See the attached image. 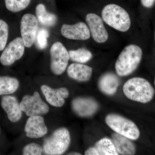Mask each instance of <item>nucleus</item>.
Here are the masks:
<instances>
[{
    "label": "nucleus",
    "instance_id": "f257e3e1",
    "mask_svg": "<svg viewBox=\"0 0 155 155\" xmlns=\"http://www.w3.org/2000/svg\"><path fill=\"white\" fill-rule=\"evenodd\" d=\"M142 54V50L138 45L131 44L125 47L115 64L117 74L120 76H125L134 72L141 61Z\"/></svg>",
    "mask_w": 155,
    "mask_h": 155
},
{
    "label": "nucleus",
    "instance_id": "f03ea898",
    "mask_svg": "<svg viewBox=\"0 0 155 155\" xmlns=\"http://www.w3.org/2000/svg\"><path fill=\"white\" fill-rule=\"evenodd\" d=\"M123 90L128 99L142 103L151 101L155 93L150 83L140 77L133 78L127 80L123 86Z\"/></svg>",
    "mask_w": 155,
    "mask_h": 155
},
{
    "label": "nucleus",
    "instance_id": "7ed1b4c3",
    "mask_svg": "<svg viewBox=\"0 0 155 155\" xmlns=\"http://www.w3.org/2000/svg\"><path fill=\"white\" fill-rule=\"evenodd\" d=\"M101 15L104 21L116 30L126 32L130 28L131 21L129 14L118 5H107L103 8Z\"/></svg>",
    "mask_w": 155,
    "mask_h": 155
},
{
    "label": "nucleus",
    "instance_id": "20e7f679",
    "mask_svg": "<svg viewBox=\"0 0 155 155\" xmlns=\"http://www.w3.org/2000/svg\"><path fill=\"white\" fill-rule=\"evenodd\" d=\"M70 135L69 130L64 127L56 130L51 135L46 139L43 149L45 154H63L69 147Z\"/></svg>",
    "mask_w": 155,
    "mask_h": 155
},
{
    "label": "nucleus",
    "instance_id": "39448f33",
    "mask_svg": "<svg viewBox=\"0 0 155 155\" xmlns=\"http://www.w3.org/2000/svg\"><path fill=\"white\" fill-rule=\"evenodd\" d=\"M107 125L116 133L132 140L139 137L140 132L135 123L117 114H109L106 116Z\"/></svg>",
    "mask_w": 155,
    "mask_h": 155
},
{
    "label": "nucleus",
    "instance_id": "423d86ee",
    "mask_svg": "<svg viewBox=\"0 0 155 155\" xmlns=\"http://www.w3.org/2000/svg\"><path fill=\"white\" fill-rule=\"evenodd\" d=\"M51 69L56 75L63 74L67 69L69 59V52L63 44L56 42L50 49Z\"/></svg>",
    "mask_w": 155,
    "mask_h": 155
},
{
    "label": "nucleus",
    "instance_id": "0eeeda50",
    "mask_svg": "<svg viewBox=\"0 0 155 155\" xmlns=\"http://www.w3.org/2000/svg\"><path fill=\"white\" fill-rule=\"evenodd\" d=\"M19 104L22 112L29 117L44 115L49 111L48 106L42 100L39 94L37 91L32 96H25Z\"/></svg>",
    "mask_w": 155,
    "mask_h": 155
},
{
    "label": "nucleus",
    "instance_id": "6e6552de",
    "mask_svg": "<svg viewBox=\"0 0 155 155\" xmlns=\"http://www.w3.org/2000/svg\"><path fill=\"white\" fill-rule=\"evenodd\" d=\"M38 23L37 18L33 14H24L20 22V31L25 47L31 48L35 41Z\"/></svg>",
    "mask_w": 155,
    "mask_h": 155
},
{
    "label": "nucleus",
    "instance_id": "1a4fd4ad",
    "mask_svg": "<svg viewBox=\"0 0 155 155\" xmlns=\"http://www.w3.org/2000/svg\"><path fill=\"white\" fill-rule=\"evenodd\" d=\"M25 46L22 38H16L4 49L1 57L0 62L5 66H11L19 60L25 52Z\"/></svg>",
    "mask_w": 155,
    "mask_h": 155
},
{
    "label": "nucleus",
    "instance_id": "9d476101",
    "mask_svg": "<svg viewBox=\"0 0 155 155\" xmlns=\"http://www.w3.org/2000/svg\"><path fill=\"white\" fill-rule=\"evenodd\" d=\"M85 20L94 41L100 44L105 42L108 34L102 18L96 14L90 13L86 15Z\"/></svg>",
    "mask_w": 155,
    "mask_h": 155
},
{
    "label": "nucleus",
    "instance_id": "9b49d317",
    "mask_svg": "<svg viewBox=\"0 0 155 155\" xmlns=\"http://www.w3.org/2000/svg\"><path fill=\"white\" fill-rule=\"evenodd\" d=\"M61 33L66 38L73 40H86L91 36L88 26L83 22H77L73 25L63 24Z\"/></svg>",
    "mask_w": 155,
    "mask_h": 155
},
{
    "label": "nucleus",
    "instance_id": "f8f14e48",
    "mask_svg": "<svg viewBox=\"0 0 155 155\" xmlns=\"http://www.w3.org/2000/svg\"><path fill=\"white\" fill-rule=\"evenodd\" d=\"M24 130L27 137L39 138L46 134L48 127L42 116H30L27 120Z\"/></svg>",
    "mask_w": 155,
    "mask_h": 155
},
{
    "label": "nucleus",
    "instance_id": "ddd939ff",
    "mask_svg": "<svg viewBox=\"0 0 155 155\" xmlns=\"http://www.w3.org/2000/svg\"><path fill=\"white\" fill-rule=\"evenodd\" d=\"M41 90L47 101L54 107H62L65 104V99L69 96V91L65 87L53 89L43 85L41 87Z\"/></svg>",
    "mask_w": 155,
    "mask_h": 155
},
{
    "label": "nucleus",
    "instance_id": "4468645a",
    "mask_svg": "<svg viewBox=\"0 0 155 155\" xmlns=\"http://www.w3.org/2000/svg\"><path fill=\"white\" fill-rule=\"evenodd\" d=\"M72 107L78 116L87 117L92 116L96 112L98 105L93 99L79 97L72 101Z\"/></svg>",
    "mask_w": 155,
    "mask_h": 155
},
{
    "label": "nucleus",
    "instance_id": "2eb2a0df",
    "mask_svg": "<svg viewBox=\"0 0 155 155\" xmlns=\"http://www.w3.org/2000/svg\"><path fill=\"white\" fill-rule=\"evenodd\" d=\"M1 105L11 122H17L21 119L22 111L16 97L11 96H5L2 98Z\"/></svg>",
    "mask_w": 155,
    "mask_h": 155
},
{
    "label": "nucleus",
    "instance_id": "dca6fc26",
    "mask_svg": "<svg viewBox=\"0 0 155 155\" xmlns=\"http://www.w3.org/2000/svg\"><path fill=\"white\" fill-rule=\"evenodd\" d=\"M86 155H119L112 140L107 138L102 139L94 147L89 148L85 151Z\"/></svg>",
    "mask_w": 155,
    "mask_h": 155
},
{
    "label": "nucleus",
    "instance_id": "f3484780",
    "mask_svg": "<svg viewBox=\"0 0 155 155\" xmlns=\"http://www.w3.org/2000/svg\"><path fill=\"white\" fill-rule=\"evenodd\" d=\"M68 76L78 81H87L90 79L92 69L87 65L78 63L71 64L67 69Z\"/></svg>",
    "mask_w": 155,
    "mask_h": 155
},
{
    "label": "nucleus",
    "instance_id": "a211bd4d",
    "mask_svg": "<svg viewBox=\"0 0 155 155\" xmlns=\"http://www.w3.org/2000/svg\"><path fill=\"white\" fill-rule=\"evenodd\" d=\"M130 139L116 133L112 135V141L118 153L121 155H134L136 149Z\"/></svg>",
    "mask_w": 155,
    "mask_h": 155
},
{
    "label": "nucleus",
    "instance_id": "6ab92c4d",
    "mask_svg": "<svg viewBox=\"0 0 155 155\" xmlns=\"http://www.w3.org/2000/svg\"><path fill=\"white\" fill-rule=\"evenodd\" d=\"M98 85L103 92L108 95H112L117 91L119 85V79L115 74L107 73L100 78Z\"/></svg>",
    "mask_w": 155,
    "mask_h": 155
},
{
    "label": "nucleus",
    "instance_id": "aec40b11",
    "mask_svg": "<svg viewBox=\"0 0 155 155\" xmlns=\"http://www.w3.org/2000/svg\"><path fill=\"white\" fill-rule=\"evenodd\" d=\"M35 13L38 20L45 26H54L58 21V18L55 14L48 11L46 6L43 3H39L37 5Z\"/></svg>",
    "mask_w": 155,
    "mask_h": 155
},
{
    "label": "nucleus",
    "instance_id": "412c9836",
    "mask_svg": "<svg viewBox=\"0 0 155 155\" xmlns=\"http://www.w3.org/2000/svg\"><path fill=\"white\" fill-rule=\"evenodd\" d=\"M19 81L14 78L0 76V95L14 93L18 89Z\"/></svg>",
    "mask_w": 155,
    "mask_h": 155
},
{
    "label": "nucleus",
    "instance_id": "4be33fe9",
    "mask_svg": "<svg viewBox=\"0 0 155 155\" xmlns=\"http://www.w3.org/2000/svg\"><path fill=\"white\" fill-rule=\"evenodd\" d=\"M69 58L74 62L84 64L88 62L92 58L91 53L85 48L70 50L69 51Z\"/></svg>",
    "mask_w": 155,
    "mask_h": 155
},
{
    "label": "nucleus",
    "instance_id": "5701e85b",
    "mask_svg": "<svg viewBox=\"0 0 155 155\" xmlns=\"http://www.w3.org/2000/svg\"><path fill=\"white\" fill-rule=\"evenodd\" d=\"M31 0H5L7 9L14 13H17L26 9L31 3Z\"/></svg>",
    "mask_w": 155,
    "mask_h": 155
},
{
    "label": "nucleus",
    "instance_id": "b1692460",
    "mask_svg": "<svg viewBox=\"0 0 155 155\" xmlns=\"http://www.w3.org/2000/svg\"><path fill=\"white\" fill-rule=\"evenodd\" d=\"M49 36L48 31L45 28H41L38 31L35 41L37 46L39 49L43 50L47 47Z\"/></svg>",
    "mask_w": 155,
    "mask_h": 155
},
{
    "label": "nucleus",
    "instance_id": "393cba45",
    "mask_svg": "<svg viewBox=\"0 0 155 155\" xmlns=\"http://www.w3.org/2000/svg\"><path fill=\"white\" fill-rule=\"evenodd\" d=\"M8 34V25L5 21L0 19V51L5 48Z\"/></svg>",
    "mask_w": 155,
    "mask_h": 155
},
{
    "label": "nucleus",
    "instance_id": "a878e982",
    "mask_svg": "<svg viewBox=\"0 0 155 155\" xmlns=\"http://www.w3.org/2000/svg\"><path fill=\"white\" fill-rule=\"evenodd\" d=\"M43 151V148L39 144L32 143L24 147L22 153L24 155H40Z\"/></svg>",
    "mask_w": 155,
    "mask_h": 155
},
{
    "label": "nucleus",
    "instance_id": "bb28decb",
    "mask_svg": "<svg viewBox=\"0 0 155 155\" xmlns=\"http://www.w3.org/2000/svg\"><path fill=\"white\" fill-rule=\"evenodd\" d=\"M142 5L145 8H149L153 5L155 0H140Z\"/></svg>",
    "mask_w": 155,
    "mask_h": 155
},
{
    "label": "nucleus",
    "instance_id": "cd10ccee",
    "mask_svg": "<svg viewBox=\"0 0 155 155\" xmlns=\"http://www.w3.org/2000/svg\"><path fill=\"white\" fill-rule=\"evenodd\" d=\"M69 155H81V154L79 153H71L69 154Z\"/></svg>",
    "mask_w": 155,
    "mask_h": 155
},
{
    "label": "nucleus",
    "instance_id": "c85d7f7f",
    "mask_svg": "<svg viewBox=\"0 0 155 155\" xmlns=\"http://www.w3.org/2000/svg\"><path fill=\"white\" fill-rule=\"evenodd\" d=\"M154 84H155V80H154Z\"/></svg>",
    "mask_w": 155,
    "mask_h": 155
}]
</instances>
